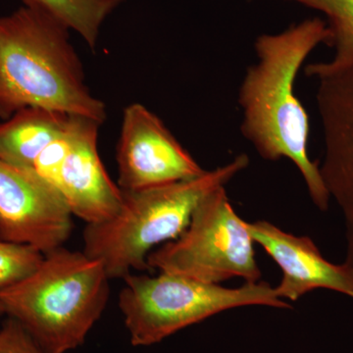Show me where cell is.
Returning <instances> with one entry per match:
<instances>
[{
    "label": "cell",
    "mask_w": 353,
    "mask_h": 353,
    "mask_svg": "<svg viewBox=\"0 0 353 353\" xmlns=\"http://www.w3.org/2000/svg\"><path fill=\"white\" fill-rule=\"evenodd\" d=\"M70 118L41 108L18 111L0 124V159L32 170L39 153L63 132Z\"/></svg>",
    "instance_id": "cell-12"
},
{
    "label": "cell",
    "mask_w": 353,
    "mask_h": 353,
    "mask_svg": "<svg viewBox=\"0 0 353 353\" xmlns=\"http://www.w3.org/2000/svg\"><path fill=\"white\" fill-rule=\"evenodd\" d=\"M73 217L57 188L0 159V240L46 254L68 241Z\"/></svg>",
    "instance_id": "cell-8"
},
{
    "label": "cell",
    "mask_w": 353,
    "mask_h": 353,
    "mask_svg": "<svg viewBox=\"0 0 353 353\" xmlns=\"http://www.w3.org/2000/svg\"><path fill=\"white\" fill-rule=\"evenodd\" d=\"M41 108L102 125L105 104L85 85L82 62L69 30L23 6L0 17V117Z\"/></svg>",
    "instance_id": "cell-2"
},
{
    "label": "cell",
    "mask_w": 353,
    "mask_h": 353,
    "mask_svg": "<svg viewBox=\"0 0 353 353\" xmlns=\"http://www.w3.org/2000/svg\"><path fill=\"white\" fill-rule=\"evenodd\" d=\"M248 224L255 243L282 271L275 288L280 299L296 301L317 289L334 290L353 299V269L328 261L309 236L288 233L268 221Z\"/></svg>",
    "instance_id": "cell-11"
},
{
    "label": "cell",
    "mask_w": 353,
    "mask_h": 353,
    "mask_svg": "<svg viewBox=\"0 0 353 353\" xmlns=\"http://www.w3.org/2000/svg\"><path fill=\"white\" fill-rule=\"evenodd\" d=\"M110 280L99 260L61 246L44 254L31 275L0 292V305L46 352L67 353L83 345L101 319Z\"/></svg>",
    "instance_id": "cell-3"
},
{
    "label": "cell",
    "mask_w": 353,
    "mask_h": 353,
    "mask_svg": "<svg viewBox=\"0 0 353 353\" xmlns=\"http://www.w3.org/2000/svg\"><path fill=\"white\" fill-rule=\"evenodd\" d=\"M320 11L326 15L331 31L330 46L334 48L333 59L305 67V75L318 78L353 66V0H285Z\"/></svg>",
    "instance_id": "cell-14"
},
{
    "label": "cell",
    "mask_w": 353,
    "mask_h": 353,
    "mask_svg": "<svg viewBox=\"0 0 353 353\" xmlns=\"http://www.w3.org/2000/svg\"><path fill=\"white\" fill-rule=\"evenodd\" d=\"M0 353H48L19 323L7 317L0 324Z\"/></svg>",
    "instance_id": "cell-17"
},
{
    "label": "cell",
    "mask_w": 353,
    "mask_h": 353,
    "mask_svg": "<svg viewBox=\"0 0 353 353\" xmlns=\"http://www.w3.org/2000/svg\"><path fill=\"white\" fill-rule=\"evenodd\" d=\"M116 161L123 192L192 180L206 172L160 118L141 103L125 108Z\"/></svg>",
    "instance_id": "cell-7"
},
{
    "label": "cell",
    "mask_w": 353,
    "mask_h": 353,
    "mask_svg": "<svg viewBox=\"0 0 353 353\" xmlns=\"http://www.w3.org/2000/svg\"><path fill=\"white\" fill-rule=\"evenodd\" d=\"M332 34L320 18L304 20L278 34H264L254 43L256 63L248 67L239 92L243 111L241 134L268 161L290 160L303 176L313 203L323 212L330 194L319 163L308 154V114L294 92L299 70Z\"/></svg>",
    "instance_id": "cell-1"
},
{
    "label": "cell",
    "mask_w": 353,
    "mask_h": 353,
    "mask_svg": "<svg viewBox=\"0 0 353 353\" xmlns=\"http://www.w3.org/2000/svg\"><path fill=\"white\" fill-rule=\"evenodd\" d=\"M50 16L67 29L78 32L92 51L106 18L125 0H22Z\"/></svg>",
    "instance_id": "cell-13"
},
{
    "label": "cell",
    "mask_w": 353,
    "mask_h": 353,
    "mask_svg": "<svg viewBox=\"0 0 353 353\" xmlns=\"http://www.w3.org/2000/svg\"><path fill=\"white\" fill-rule=\"evenodd\" d=\"M119 308L134 347H150L185 327L229 309L263 305L290 308L269 283L239 288L208 284L175 274L122 279Z\"/></svg>",
    "instance_id": "cell-5"
},
{
    "label": "cell",
    "mask_w": 353,
    "mask_h": 353,
    "mask_svg": "<svg viewBox=\"0 0 353 353\" xmlns=\"http://www.w3.org/2000/svg\"><path fill=\"white\" fill-rule=\"evenodd\" d=\"M316 80L325 145L320 173L343 213L347 241L343 263L353 269V66Z\"/></svg>",
    "instance_id": "cell-9"
},
{
    "label": "cell",
    "mask_w": 353,
    "mask_h": 353,
    "mask_svg": "<svg viewBox=\"0 0 353 353\" xmlns=\"http://www.w3.org/2000/svg\"><path fill=\"white\" fill-rule=\"evenodd\" d=\"M74 117L75 116H71L66 129L39 153L32 165V170L39 178L43 179L44 182L50 183L54 188H57L60 170L65 158L71 148Z\"/></svg>",
    "instance_id": "cell-16"
},
{
    "label": "cell",
    "mask_w": 353,
    "mask_h": 353,
    "mask_svg": "<svg viewBox=\"0 0 353 353\" xmlns=\"http://www.w3.org/2000/svg\"><path fill=\"white\" fill-rule=\"evenodd\" d=\"M101 126L97 121L74 117L71 148L57 185L72 215L87 225L111 219L123 202V190L108 175L97 150Z\"/></svg>",
    "instance_id": "cell-10"
},
{
    "label": "cell",
    "mask_w": 353,
    "mask_h": 353,
    "mask_svg": "<svg viewBox=\"0 0 353 353\" xmlns=\"http://www.w3.org/2000/svg\"><path fill=\"white\" fill-rule=\"evenodd\" d=\"M3 316H6L4 315V312H3V309H2L1 307V305H0V324H1V320H2V318H3Z\"/></svg>",
    "instance_id": "cell-18"
},
{
    "label": "cell",
    "mask_w": 353,
    "mask_h": 353,
    "mask_svg": "<svg viewBox=\"0 0 353 353\" xmlns=\"http://www.w3.org/2000/svg\"><path fill=\"white\" fill-rule=\"evenodd\" d=\"M44 254L31 245L0 240V292L37 270Z\"/></svg>",
    "instance_id": "cell-15"
},
{
    "label": "cell",
    "mask_w": 353,
    "mask_h": 353,
    "mask_svg": "<svg viewBox=\"0 0 353 353\" xmlns=\"http://www.w3.org/2000/svg\"><path fill=\"white\" fill-rule=\"evenodd\" d=\"M248 165L250 158L243 153L192 180L123 192L117 214L85 226L83 252L99 260L111 280L125 278L134 271H150V253L157 245L176 240L189 226L199 202L225 187Z\"/></svg>",
    "instance_id": "cell-4"
},
{
    "label": "cell",
    "mask_w": 353,
    "mask_h": 353,
    "mask_svg": "<svg viewBox=\"0 0 353 353\" xmlns=\"http://www.w3.org/2000/svg\"><path fill=\"white\" fill-rule=\"evenodd\" d=\"M248 224L234 210L225 187L204 197L192 213L189 226L175 241L150 253V271L175 274L218 284L232 278L259 282Z\"/></svg>",
    "instance_id": "cell-6"
}]
</instances>
